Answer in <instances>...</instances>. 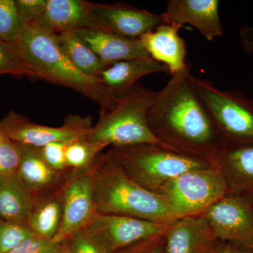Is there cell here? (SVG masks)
<instances>
[{"mask_svg":"<svg viewBox=\"0 0 253 253\" xmlns=\"http://www.w3.org/2000/svg\"><path fill=\"white\" fill-rule=\"evenodd\" d=\"M58 35L82 29H99L91 2L85 0H46L44 14L36 22Z\"/></svg>","mask_w":253,"mask_h":253,"instance_id":"9a60e30c","label":"cell"},{"mask_svg":"<svg viewBox=\"0 0 253 253\" xmlns=\"http://www.w3.org/2000/svg\"><path fill=\"white\" fill-rule=\"evenodd\" d=\"M176 219L202 215L229 194L227 184L217 166L192 169L173 178L156 191Z\"/></svg>","mask_w":253,"mask_h":253,"instance_id":"52a82bcc","label":"cell"},{"mask_svg":"<svg viewBox=\"0 0 253 253\" xmlns=\"http://www.w3.org/2000/svg\"><path fill=\"white\" fill-rule=\"evenodd\" d=\"M156 93L136 84L118 99L112 110L100 112L86 139L104 147L151 144L170 149L154 135L148 123V112Z\"/></svg>","mask_w":253,"mask_h":253,"instance_id":"277c9868","label":"cell"},{"mask_svg":"<svg viewBox=\"0 0 253 253\" xmlns=\"http://www.w3.org/2000/svg\"><path fill=\"white\" fill-rule=\"evenodd\" d=\"M14 44L36 78L77 91L99 105L100 112L111 111L117 104L118 99L99 78L82 72L68 59L58 44L56 34L38 23L25 25Z\"/></svg>","mask_w":253,"mask_h":253,"instance_id":"7a4b0ae2","label":"cell"},{"mask_svg":"<svg viewBox=\"0 0 253 253\" xmlns=\"http://www.w3.org/2000/svg\"><path fill=\"white\" fill-rule=\"evenodd\" d=\"M18 146L21 152V163L16 174L35 198L54 189L61 180V173L53 169L46 163L40 148Z\"/></svg>","mask_w":253,"mask_h":253,"instance_id":"ffe728a7","label":"cell"},{"mask_svg":"<svg viewBox=\"0 0 253 253\" xmlns=\"http://www.w3.org/2000/svg\"><path fill=\"white\" fill-rule=\"evenodd\" d=\"M70 253L66 243L60 244L59 249H58L57 253Z\"/></svg>","mask_w":253,"mask_h":253,"instance_id":"e575fe53","label":"cell"},{"mask_svg":"<svg viewBox=\"0 0 253 253\" xmlns=\"http://www.w3.org/2000/svg\"><path fill=\"white\" fill-rule=\"evenodd\" d=\"M62 219V203L59 191L55 194L35 198L34 206L26 225L36 235L53 240Z\"/></svg>","mask_w":253,"mask_h":253,"instance_id":"7402d4cb","label":"cell"},{"mask_svg":"<svg viewBox=\"0 0 253 253\" xmlns=\"http://www.w3.org/2000/svg\"><path fill=\"white\" fill-rule=\"evenodd\" d=\"M219 241L204 216L181 218L168 225L161 253H214Z\"/></svg>","mask_w":253,"mask_h":253,"instance_id":"5bb4252c","label":"cell"},{"mask_svg":"<svg viewBox=\"0 0 253 253\" xmlns=\"http://www.w3.org/2000/svg\"><path fill=\"white\" fill-rule=\"evenodd\" d=\"M150 129L163 144L180 154L211 158L224 144L195 90L189 68L172 75L148 112Z\"/></svg>","mask_w":253,"mask_h":253,"instance_id":"6da1fadb","label":"cell"},{"mask_svg":"<svg viewBox=\"0 0 253 253\" xmlns=\"http://www.w3.org/2000/svg\"><path fill=\"white\" fill-rule=\"evenodd\" d=\"M219 241L251 249L253 246V198L228 194L202 214Z\"/></svg>","mask_w":253,"mask_h":253,"instance_id":"30bf717a","label":"cell"},{"mask_svg":"<svg viewBox=\"0 0 253 253\" xmlns=\"http://www.w3.org/2000/svg\"><path fill=\"white\" fill-rule=\"evenodd\" d=\"M214 253H253V251L239 245L219 241Z\"/></svg>","mask_w":253,"mask_h":253,"instance_id":"836d02e7","label":"cell"},{"mask_svg":"<svg viewBox=\"0 0 253 253\" xmlns=\"http://www.w3.org/2000/svg\"><path fill=\"white\" fill-rule=\"evenodd\" d=\"M218 0H169L162 14L164 23L191 25L208 41L222 36Z\"/></svg>","mask_w":253,"mask_h":253,"instance_id":"4fadbf2b","label":"cell"},{"mask_svg":"<svg viewBox=\"0 0 253 253\" xmlns=\"http://www.w3.org/2000/svg\"><path fill=\"white\" fill-rule=\"evenodd\" d=\"M90 117L70 115L59 127L42 126L11 111L0 121V128L5 136L18 144L42 148L59 141L86 139L92 128Z\"/></svg>","mask_w":253,"mask_h":253,"instance_id":"9c48e42d","label":"cell"},{"mask_svg":"<svg viewBox=\"0 0 253 253\" xmlns=\"http://www.w3.org/2000/svg\"><path fill=\"white\" fill-rule=\"evenodd\" d=\"M6 74L36 78L31 68L21 59L14 44L0 40V76Z\"/></svg>","mask_w":253,"mask_h":253,"instance_id":"484cf974","label":"cell"},{"mask_svg":"<svg viewBox=\"0 0 253 253\" xmlns=\"http://www.w3.org/2000/svg\"><path fill=\"white\" fill-rule=\"evenodd\" d=\"M181 28L179 25L163 23L139 38L151 58L167 66L171 76L189 67L186 63V42L179 35Z\"/></svg>","mask_w":253,"mask_h":253,"instance_id":"ac0fdd59","label":"cell"},{"mask_svg":"<svg viewBox=\"0 0 253 253\" xmlns=\"http://www.w3.org/2000/svg\"><path fill=\"white\" fill-rule=\"evenodd\" d=\"M35 196L17 174L0 175V219L26 224Z\"/></svg>","mask_w":253,"mask_h":253,"instance_id":"44dd1931","label":"cell"},{"mask_svg":"<svg viewBox=\"0 0 253 253\" xmlns=\"http://www.w3.org/2000/svg\"><path fill=\"white\" fill-rule=\"evenodd\" d=\"M191 82L224 146H253V98L241 91L221 90L211 81L195 76Z\"/></svg>","mask_w":253,"mask_h":253,"instance_id":"8992f818","label":"cell"},{"mask_svg":"<svg viewBox=\"0 0 253 253\" xmlns=\"http://www.w3.org/2000/svg\"><path fill=\"white\" fill-rule=\"evenodd\" d=\"M91 6L99 29L131 39H139L164 23L162 14L129 5L91 2Z\"/></svg>","mask_w":253,"mask_h":253,"instance_id":"7c38bea8","label":"cell"},{"mask_svg":"<svg viewBox=\"0 0 253 253\" xmlns=\"http://www.w3.org/2000/svg\"><path fill=\"white\" fill-rule=\"evenodd\" d=\"M108 153L133 180L155 193L183 173L213 166L206 158L180 154L156 144L113 146Z\"/></svg>","mask_w":253,"mask_h":253,"instance_id":"5b68a950","label":"cell"},{"mask_svg":"<svg viewBox=\"0 0 253 253\" xmlns=\"http://www.w3.org/2000/svg\"><path fill=\"white\" fill-rule=\"evenodd\" d=\"M161 73H169L167 66L152 58H139L120 61L105 68L99 80L118 99L129 92L141 78Z\"/></svg>","mask_w":253,"mask_h":253,"instance_id":"d6986e66","label":"cell"},{"mask_svg":"<svg viewBox=\"0 0 253 253\" xmlns=\"http://www.w3.org/2000/svg\"><path fill=\"white\" fill-rule=\"evenodd\" d=\"M21 163L18 144L5 136L0 143V175L16 174Z\"/></svg>","mask_w":253,"mask_h":253,"instance_id":"83f0119b","label":"cell"},{"mask_svg":"<svg viewBox=\"0 0 253 253\" xmlns=\"http://www.w3.org/2000/svg\"><path fill=\"white\" fill-rule=\"evenodd\" d=\"M60 244L41 236H30L9 253H56Z\"/></svg>","mask_w":253,"mask_h":253,"instance_id":"4dcf8cb0","label":"cell"},{"mask_svg":"<svg viewBox=\"0 0 253 253\" xmlns=\"http://www.w3.org/2000/svg\"><path fill=\"white\" fill-rule=\"evenodd\" d=\"M26 224L0 219V253H9L24 240L34 235Z\"/></svg>","mask_w":253,"mask_h":253,"instance_id":"4316f807","label":"cell"},{"mask_svg":"<svg viewBox=\"0 0 253 253\" xmlns=\"http://www.w3.org/2000/svg\"><path fill=\"white\" fill-rule=\"evenodd\" d=\"M101 60L104 67L126 60L151 58L139 39L118 36L101 29L75 32Z\"/></svg>","mask_w":253,"mask_h":253,"instance_id":"2e32d148","label":"cell"},{"mask_svg":"<svg viewBox=\"0 0 253 253\" xmlns=\"http://www.w3.org/2000/svg\"><path fill=\"white\" fill-rule=\"evenodd\" d=\"M58 44L73 64L87 76L99 78L105 68L101 60L75 32L56 35Z\"/></svg>","mask_w":253,"mask_h":253,"instance_id":"603a6c76","label":"cell"},{"mask_svg":"<svg viewBox=\"0 0 253 253\" xmlns=\"http://www.w3.org/2000/svg\"><path fill=\"white\" fill-rule=\"evenodd\" d=\"M211 161L222 172L229 194L253 198V146H224Z\"/></svg>","mask_w":253,"mask_h":253,"instance_id":"e0dca14e","label":"cell"},{"mask_svg":"<svg viewBox=\"0 0 253 253\" xmlns=\"http://www.w3.org/2000/svg\"><path fill=\"white\" fill-rule=\"evenodd\" d=\"M102 145L94 144L86 139L70 141L66 150L68 168L79 171L91 167L105 149Z\"/></svg>","mask_w":253,"mask_h":253,"instance_id":"cb8c5ba5","label":"cell"},{"mask_svg":"<svg viewBox=\"0 0 253 253\" xmlns=\"http://www.w3.org/2000/svg\"><path fill=\"white\" fill-rule=\"evenodd\" d=\"M98 213L170 224L176 218L161 195L145 189L128 175L109 153L100 155L94 174Z\"/></svg>","mask_w":253,"mask_h":253,"instance_id":"3957f363","label":"cell"},{"mask_svg":"<svg viewBox=\"0 0 253 253\" xmlns=\"http://www.w3.org/2000/svg\"><path fill=\"white\" fill-rule=\"evenodd\" d=\"M4 137V134H3L2 131H1V128H0V143H1V141H2Z\"/></svg>","mask_w":253,"mask_h":253,"instance_id":"d590c367","label":"cell"},{"mask_svg":"<svg viewBox=\"0 0 253 253\" xmlns=\"http://www.w3.org/2000/svg\"><path fill=\"white\" fill-rule=\"evenodd\" d=\"M64 243L67 245L70 253H111L84 230L73 234Z\"/></svg>","mask_w":253,"mask_h":253,"instance_id":"f546056e","label":"cell"},{"mask_svg":"<svg viewBox=\"0 0 253 253\" xmlns=\"http://www.w3.org/2000/svg\"><path fill=\"white\" fill-rule=\"evenodd\" d=\"M99 156L91 167L72 170L59 190L62 219L53 239L56 244L66 242L73 234L83 230L98 214L94 201V174Z\"/></svg>","mask_w":253,"mask_h":253,"instance_id":"ba28073f","label":"cell"},{"mask_svg":"<svg viewBox=\"0 0 253 253\" xmlns=\"http://www.w3.org/2000/svg\"><path fill=\"white\" fill-rule=\"evenodd\" d=\"M24 26L16 0H0V40L14 44Z\"/></svg>","mask_w":253,"mask_h":253,"instance_id":"d4e9b609","label":"cell"},{"mask_svg":"<svg viewBox=\"0 0 253 253\" xmlns=\"http://www.w3.org/2000/svg\"><path fill=\"white\" fill-rule=\"evenodd\" d=\"M165 234L166 232L142 240L116 253H161L165 242Z\"/></svg>","mask_w":253,"mask_h":253,"instance_id":"d6a6232c","label":"cell"},{"mask_svg":"<svg viewBox=\"0 0 253 253\" xmlns=\"http://www.w3.org/2000/svg\"><path fill=\"white\" fill-rule=\"evenodd\" d=\"M69 142L70 141H59L49 143L43 147L40 148L44 161L50 167L57 172L61 173L68 169L65 155Z\"/></svg>","mask_w":253,"mask_h":253,"instance_id":"f1b7e54d","label":"cell"},{"mask_svg":"<svg viewBox=\"0 0 253 253\" xmlns=\"http://www.w3.org/2000/svg\"><path fill=\"white\" fill-rule=\"evenodd\" d=\"M25 25L38 22L45 10L46 0H16Z\"/></svg>","mask_w":253,"mask_h":253,"instance_id":"1f68e13d","label":"cell"},{"mask_svg":"<svg viewBox=\"0 0 253 253\" xmlns=\"http://www.w3.org/2000/svg\"><path fill=\"white\" fill-rule=\"evenodd\" d=\"M169 224L126 216L98 213L83 230L111 253L142 240L163 234Z\"/></svg>","mask_w":253,"mask_h":253,"instance_id":"8fae6325","label":"cell"},{"mask_svg":"<svg viewBox=\"0 0 253 253\" xmlns=\"http://www.w3.org/2000/svg\"><path fill=\"white\" fill-rule=\"evenodd\" d=\"M251 250L253 251V246H252V248H251Z\"/></svg>","mask_w":253,"mask_h":253,"instance_id":"8d00e7d4","label":"cell"}]
</instances>
